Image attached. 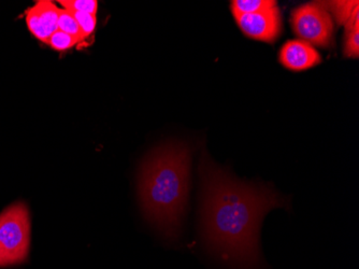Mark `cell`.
<instances>
[{
  "instance_id": "6da1fadb",
  "label": "cell",
  "mask_w": 359,
  "mask_h": 269,
  "mask_svg": "<svg viewBox=\"0 0 359 269\" xmlns=\"http://www.w3.org/2000/svg\"><path fill=\"white\" fill-rule=\"evenodd\" d=\"M201 230L208 252L227 269H267L260 251L264 216L274 208H287L285 196L264 183L237 179L201 155Z\"/></svg>"
},
{
  "instance_id": "7a4b0ae2",
  "label": "cell",
  "mask_w": 359,
  "mask_h": 269,
  "mask_svg": "<svg viewBox=\"0 0 359 269\" xmlns=\"http://www.w3.org/2000/svg\"><path fill=\"white\" fill-rule=\"evenodd\" d=\"M191 150L169 143L145 157L139 173V197L149 221L175 240L182 228L191 189Z\"/></svg>"
},
{
  "instance_id": "3957f363",
  "label": "cell",
  "mask_w": 359,
  "mask_h": 269,
  "mask_svg": "<svg viewBox=\"0 0 359 269\" xmlns=\"http://www.w3.org/2000/svg\"><path fill=\"white\" fill-rule=\"evenodd\" d=\"M29 246V210L25 204L18 202L0 214V267L25 262Z\"/></svg>"
},
{
  "instance_id": "277c9868",
  "label": "cell",
  "mask_w": 359,
  "mask_h": 269,
  "mask_svg": "<svg viewBox=\"0 0 359 269\" xmlns=\"http://www.w3.org/2000/svg\"><path fill=\"white\" fill-rule=\"evenodd\" d=\"M290 24L300 40L327 48L334 41V20L325 1H312L292 10Z\"/></svg>"
},
{
  "instance_id": "5b68a950",
  "label": "cell",
  "mask_w": 359,
  "mask_h": 269,
  "mask_svg": "<svg viewBox=\"0 0 359 269\" xmlns=\"http://www.w3.org/2000/svg\"><path fill=\"white\" fill-rule=\"evenodd\" d=\"M244 35L258 41L273 44L282 32V19L278 6L252 14L233 13Z\"/></svg>"
},
{
  "instance_id": "8992f818",
  "label": "cell",
  "mask_w": 359,
  "mask_h": 269,
  "mask_svg": "<svg viewBox=\"0 0 359 269\" xmlns=\"http://www.w3.org/2000/svg\"><path fill=\"white\" fill-rule=\"evenodd\" d=\"M60 8L48 0H39L26 11L28 29L40 41L48 44L54 32L58 29Z\"/></svg>"
},
{
  "instance_id": "52a82bcc",
  "label": "cell",
  "mask_w": 359,
  "mask_h": 269,
  "mask_svg": "<svg viewBox=\"0 0 359 269\" xmlns=\"http://www.w3.org/2000/svg\"><path fill=\"white\" fill-rule=\"evenodd\" d=\"M280 63L292 72H304L322 63L320 52L304 40H288L282 46Z\"/></svg>"
},
{
  "instance_id": "ba28073f",
  "label": "cell",
  "mask_w": 359,
  "mask_h": 269,
  "mask_svg": "<svg viewBox=\"0 0 359 269\" xmlns=\"http://www.w3.org/2000/svg\"><path fill=\"white\" fill-rule=\"evenodd\" d=\"M358 1L355 0H336V1H325V6L334 16V21L339 25H346L352 15L353 11L358 7Z\"/></svg>"
},
{
  "instance_id": "9c48e42d",
  "label": "cell",
  "mask_w": 359,
  "mask_h": 269,
  "mask_svg": "<svg viewBox=\"0 0 359 269\" xmlns=\"http://www.w3.org/2000/svg\"><path fill=\"white\" fill-rule=\"evenodd\" d=\"M276 6L278 3L274 0H233L231 1V11L238 14H252Z\"/></svg>"
},
{
  "instance_id": "30bf717a",
  "label": "cell",
  "mask_w": 359,
  "mask_h": 269,
  "mask_svg": "<svg viewBox=\"0 0 359 269\" xmlns=\"http://www.w3.org/2000/svg\"><path fill=\"white\" fill-rule=\"evenodd\" d=\"M57 27L58 30H60V32H66V34L70 36H74V37L80 39L81 41L84 40L80 27H79L78 22L74 19V16L72 15V12L67 11V10H60Z\"/></svg>"
},
{
  "instance_id": "8fae6325",
  "label": "cell",
  "mask_w": 359,
  "mask_h": 269,
  "mask_svg": "<svg viewBox=\"0 0 359 269\" xmlns=\"http://www.w3.org/2000/svg\"><path fill=\"white\" fill-rule=\"evenodd\" d=\"M62 9L70 12H81V13H90L96 15L98 9L97 0H60Z\"/></svg>"
},
{
  "instance_id": "7c38bea8",
  "label": "cell",
  "mask_w": 359,
  "mask_h": 269,
  "mask_svg": "<svg viewBox=\"0 0 359 269\" xmlns=\"http://www.w3.org/2000/svg\"><path fill=\"white\" fill-rule=\"evenodd\" d=\"M81 40L78 39V38L74 37V36L68 35L66 32H60V30H56L54 32L53 35L51 36V38L48 39V44L51 46L53 50H56V51H66V50H69L72 46H76V44H79Z\"/></svg>"
},
{
  "instance_id": "4fadbf2b",
  "label": "cell",
  "mask_w": 359,
  "mask_h": 269,
  "mask_svg": "<svg viewBox=\"0 0 359 269\" xmlns=\"http://www.w3.org/2000/svg\"><path fill=\"white\" fill-rule=\"evenodd\" d=\"M72 13L78 22L79 27H80L84 39L92 35L96 28V15L90 13H81V12H72Z\"/></svg>"
},
{
  "instance_id": "5bb4252c",
  "label": "cell",
  "mask_w": 359,
  "mask_h": 269,
  "mask_svg": "<svg viewBox=\"0 0 359 269\" xmlns=\"http://www.w3.org/2000/svg\"><path fill=\"white\" fill-rule=\"evenodd\" d=\"M344 54L348 58H358L359 56V27L346 32Z\"/></svg>"
}]
</instances>
